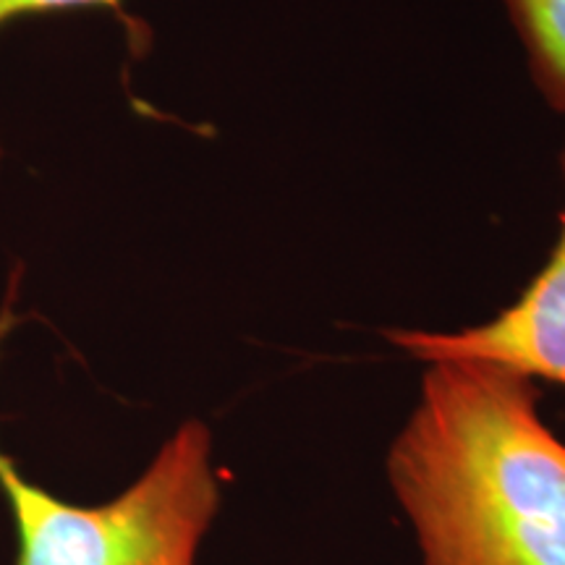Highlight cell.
I'll return each instance as SVG.
<instances>
[{
  "label": "cell",
  "mask_w": 565,
  "mask_h": 565,
  "mask_svg": "<svg viewBox=\"0 0 565 565\" xmlns=\"http://www.w3.org/2000/svg\"><path fill=\"white\" fill-rule=\"evenodd\" d=\"M565 181V147L561 152ZM385 338L395 349L419 362L437 359H482L565 387V207L561 233L545 267L534 275L524 294L490 322L437 333V330L393 328Z\"/></svg>",
  "instance_id": "cell-3"
},
{
  "label": "cell",
  "mask_w": 565,
  "mask_h": 565,
  "mask_svg": "<svg viewBox=\"0 0 565 565\" xmlns=\"http://www.w3.org/2000/svg\"><path fill=\"white\" fill-rule=\"evenodd\" d=\"M387 454L424 565H565V443L540 387L482 359H437Z\"/></svg>",
  "instance_id": "cell-1"
},
{
  "label": "cell",
  "mask_w": 565,
  "mask_h": 565,
  "mask_svg": "<svg viewBox=\"0 0 565 565\" xmlns=\"http://www.w3.org/2000/svg\"><path fill=\"white\" fill-rule=\"evenodd\" d=\"M505 11L526 51L534 87L565 116V0H505Z\"/></svg>",
  "instance_id": "cell-4"
},
{
  "label": "cell",
  "mask_w": 565,
  "mask_h": 565,
  "mask_svg": "<svg viewBox=\"0 0 565 565\" xmlns=\"http://www.w3.org/2000/svg\"><path fill=\"white\" fill-rule=\"evenodd\" d=\"M11 309L0 312V345ZM0 492L17 532V565H196L221 511L212 433L186 419L134 484L100 505H74L30 482L0 448Z\"/></svg>",
  "instance_id": "cell-2"
},
{
  "label": "cell",
  "mask_w": 565,
  "mask_h": 565,
  "mask_svg": "<svg viewBox=\"0 0 565 565\" xmlns=\"http://www.w3.org/2000/svg\"><path fill=\"white\" fill-rule=\"evenodd\" d=\"M71 9H110L121 13L124 0H0V26H6L13 19L32 17V13H53Z\"/></svg>",
  "instance_id": "cell-5"
}]
</instances>
